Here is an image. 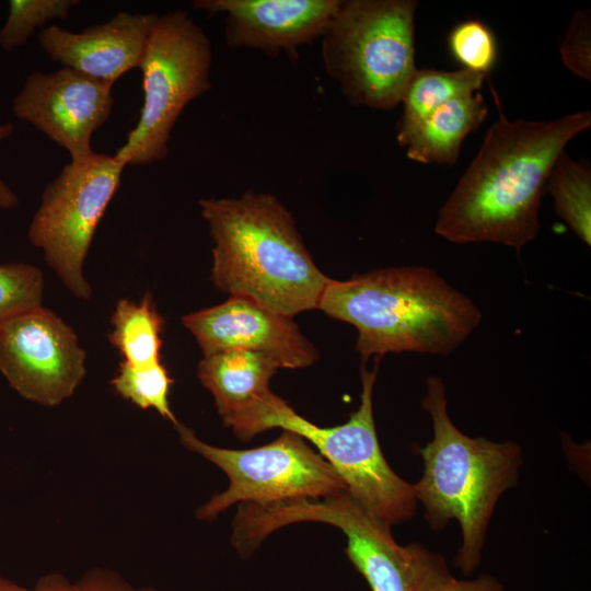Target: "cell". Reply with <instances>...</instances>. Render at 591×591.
<instances>
[{"label":"cell","mask_w":591,"mask_h":591,"mask_svg":"<svg viewBox=\"0 0 591 591\" xmlns=\"http://www.w3.org/2000/svg\"><path fill=\"white\" fill-rule=\"evenodd\" d=\"M111 384L123 398L142 409L157 410L174 426L178 424L169 404L173 379L162 362L134 367L121 361Z\"/></svg>","instance_id":"cell-21"},{"label":"cell","mask_w":591,"mask_h":591,"mask_svg":"<svg viewBox=\"0 0 591 591\" xmlns=\"http://www.w3.org/2000/svg\"><path fill=\"white\" fill-rule=\"evenodd\" d=\"M437 591H505V587L499 579L485 573L476 578L453 577Z\"/></svg>","instance_id":"cell-27"},{"label":"cell","mask_w":591,"mask_h":591,"mask_svg":"<svg viewBox=\"0 0 591 591\" xmlns=\"http://www.w3.org/2000/svg\"><path fill=\"white\" fill-rule=\"evenodd\" d=\"M184 448L213 463L229 478L228 488L201 505L196 517L211 520L235 503L270 505L328 498L347 490L334 467L300 434L283 430L273 442L248 450L215 447L182 425Z\"/></svg>","instance_id":"cell-9"},{"label":"cell","mask_w":591,"mask_h":591,"mask_svg":"<svg viewBox=\"0 0 591 591\" xmlns=\"http://www.w3.org/2000/svg\"><path fill=\"white\" fill-rule=\"evenodd\" d=\"M318 310L351 324L362 362L394 352L448 356L478 327L482 311L436 270L420 266L376 268L332 279Z\"/></svg>","instance_id":"cell-2"},{"label":"cell","mask_w":591,"mask_h":591,"mask_svg":"<svg viewBox=\"0 0 591 591\" xmlns=\"http://www.w3.org/2000/svg\"><path fill=\"white\" fill-rule=\"evenodd\" d=\"M590 11H577L563 37L559 53L565 66L576 76L591 79Z\"/></svg>","instance_id":"cell-25"},{"label":"cell","mask_w":591,"mask_h":591,"mask_svg":"<svg viewBox=\"0 0 591 591\" xmlns=\"http://www.w3.org/2000/svg\"><path fill=\"white\" fill-rule=\"evenodd\" d=\"M43 273L25 263L0 265V322L42 305Z\"/></svg>","instance_id":"cell-23"},{"label":"cell","mask_w":591,"mask_h":591,"mask_svg":"<svg viewBox=\"0 0 591 591\" xmlns=\"http://www.w3.org/2000/svg\"><path fill=\"white\" fill-rule=\"evenodd\" d=\"M280 368L269 355L233 349L204 357L197 373L212 394L223 425L247 441L257 414L274 395L269 381Z\"/></svg>","instance_id":"cell-16"},{"label":"cell","mask_w":591,"mask_h":591,"mask_svg":"<svg viewBox=\"0 0 591 591\" xmlns=\"http://www.w3.org/2000/svg\"><path fill=\"white\" fill-rule=\"evenodd\" d=\"M420 404L431 417L433 437L418 449L424 473L414 490L432 530H443L451 520L459 522L462 543L453 566L467 578L482 563L497 502L519 482L522 449L514 441L495 442L462 432L449 416L440 376L426 380Z\"/></svg>","instance_id":"cell-4"},{"label":"cell","mask_w":591,"mask_h":591,"mask_svg":"<svg viewBox=\"0 0 591 591\" xmlns=\"http://www.w3.org/2000/svg\"><path fill=\"white\" fill-rule=\"evenodd\" d=\"M414 0H341L322 39V60L354 105L391 109L417 71Z\"/></svg>","instance_id":"cell-6"},{"label":"cell","mask_w":591,"mask_h":591,"mask_svg":"<svg viewBox=\"0 0 591 591\" xmlns=\"http://www.w3.org/2000/svg\"><path fill=\"white\" fill-rule=\"evenodd\" d=\"M484 78V74L464 68L456 71L417 69L402 99L404 112L397 124L398 143L441 105L476 93Z\"/></svg>","instance_id":"cell-18"},{"label":"cell","mask_w":591,"mask_h":591,"mask_svg":"<svg viewBox=\"0 0 591 591\" xmlns=\"http://www.w3.org/2000/svg\"><path fill=\"white\" fill-rule=\"evenodd\" d=\"M306 521L341 530L347 538L345 552L371 591H437L454 577L442 555L417 542L398 544L391 525L348 490L314 501L241 503L233 520L232 545L248 556L274 531Z\"/></svg>","instance_id":"cell-5"},{"label":"cell","mask_w":591,"mask_h":591,"mask_svg":"<svg viewBox=\"0 0 591 591\" xmlns=\"http://www.w3.org/2000/svg\"><path fill=\"white\" fill-rule=\"evenodd\" d=\"M13 130L11 123L0 124V142L9 138L13 134ZM18 205L19 198L16 194L0 177V208L13 209Z\"/></svg>","instance_id":"cell-29"},{"label":"cell","mask_w":591,"mask_h":591,"mask_svg":"<svg viewBox=\"0 0 591 591\" xmlns=\"http://www.w3.org/2000/svg\"><path fill=\"white\" fill-rule=\"evenodd\" d=\"M546 189L555 211L588 246L591 244V172L565 151L554 163Z\"/></svg>","instance_id":"cell-20"},{"label":"cell","mask_w":591,"mask_h":591,"mask_svg":"<svg viewBox=\"0 0 591 591\" xmlns=\"http://www.w3.org/2000/svg\"><path fill=\"white\" fill-rule=\"evenodd\" d=\"M341 0H195V10L224 18V40L233 49L285 53L296 61L298 48L323 36Z\"/></svg>","instance_id":"cell-14"},{"label":"cell","mask_w":591,"mask_h":591,"mask_svg":"<svg viewBox=\"0 0 591 591\" xmlns=\"http://www.w3.org/2000/svg\"><path fill=\"white\" fill-rule=\"evenodd\" d=\"M211 42L186 11L159 15L138 68L143 102L136 126L114 154L125 165L163 161L188 103L211 89Z\"/></svg>","instance_id":"cell-8"},{"label":"cell","mask_w":591,"mask_h":591,"mask_svg":"<svg viewBox=\"0 0 591 591\" xmlns=\"http://www.w3.org/2000/svg\"><path fill=\"white\" fill-rule=\"evenodd\" d=\"M204 357L225 350H248L276 358L282 368L312 366L318 352L293 317L239 296L182 317Z\"/></svg>","instance_id":"cell-13"},{"label":"cell","mask_w":591,"mask_h":591,"mask_svg":"<svg viewBox=\"0 0 591 591\" xmlns=\"http://www.w3.org/2000/svg\"><path fill=\"white\" fill-rule=\"evenodd\" d=\"M74 331L43 305L0 322V372L23 398L55 407L85 375Z\"/></svg>","instance_id":"cell-11"},{"label":"cell","mask_w":591,"mask_h":591,"mask_svg":"<svg viewBox=\"0 0 591 591\" xmlns=\"http://www.w3.org/2000/svg\"><path fill=\"white\" fill-rule=\"evenodd\" d=\"M113 84L71 68L32 72L15 95L12 113L42 131L70 154L71 161L94 153V131L108 119Z\"/></svg>","instance_id":"cell-12"},{"label":"cell","mask_w":591,"mask_h":591,"mask_svg":"<svg viewBox=\"0 0 591 591\" xmlns=\"http://www.w3.org/2000/svg\"><path fill=\"white\" fill-rule=\"evenodd\" d=\"M159 14L118 12L81 32L51 24L38 32L42 49L63 67L111 84L138 68Z\"/></svg>","instance_id":"cell-15"},{"label":"cell","mask_w":591,"mask_h":591,"mask_svg":"<svg viewBox=\"0 0 591 591\" xmlns=\"http://www.w3.org/2000/svg\"><path fill=\"white\" fill-rule=\"evenodd\" d=\"M80 591H158L153 587L137 588L109 568H91L76 582Z\"/></svg>","instance_id":"cell-26"},{"label":"cell","mask_w":591,"mask_h":591,"mask_svg":"<svg viewBox=\"0 0 591 591\" xmlns=\"http://www.w3.org/2000/svg\"><path fill=\"white\" fill-rule=\"evenodd\" d=\"M0 591H34L0 576Z\"/></svg>","instance_id":"cell-30"},{"label":"cell","mask_w":591,"mask_h":591,"mask_svg":"<svg viewBox=\"0 0 591 591\" xmlns=\"http://www.w3.org/2000/svg\"><path fill=\"white\" fill-rule=\"evenodd\" d=\"M378 363L372 371L362 363L360 405L345 424L318 427L274 394L256 417L253 434L273 428L300 434L334 467L348 493L392 526L412 519L418 502L414 485L391 468L379 443L372 407Z\"/></svg>","instance_id":"cell-7"},{"label":"cell","mask_w":591,"mask_h":591,"mask_svg":"<svg viewBox=\"0 0 591 591\" xmlns=\"http://www.w3.org/2000/svg\"><path fill=\"white\" fill-rule=\"evenodd\" d=\"M449 46L453 57L467 69L484 76L493 69L497 45L493 32L480 21H464L451 31Z\"/></svg>","instance_id":"cell-24"},{"label":"cell","mask_w":591,"mask_h":591,"mask_svg":"<svg viewBox=\"0 0 591 591\" xmlns=\"http://www.w3.org/2000/svg\"><path fill=\"white\" fill-rule=\"evenodd\" d=\"M111 320L113 329L108 340L119 351L123 362L134 367L161 362L164 320L150 293L139 302L120 299Z\"/></svg>","instance_id":"cell-19"},{"label":"cell","mask_w":591,"mask_h":591,"mask_svg":"<svg viewBox=\"0 0 591 591\" xmlns=\"http://www.w3.org/2000/svg\"><path fill=\"white\" fill-rule=\"evenodd\" d=\"M498 114L439 210L434 231L453 243L494 242L520 251L537 235L541 199L554 163L591 126V113L540 121L508 120L499 107Z\"/></svg>","instance_id":"cell-1"},{"label":"cell","mask_w":591,"mask_h":591,"mask_svg":"<svg viewBox=\"0 0 591 591\" xmlns=\"http://www.w3.org/2000/svg\"><path fill=\"white\" fill-rule=\"evenodd\" d=\"M213 241L211 280L285 315L318 309L331 278L314 264L291 212L269 193L199 200Z\"/></svg>","instance_id":"cell-3"},{"label":"cell","mask_w":591,"mask_h":591,"mask_svg":"<svg viewBox=\"0 0 591 591\" xmlns=\"http://www.w3.org/2000/svg\"><path fill=\"white\" fill-rule=\"evenodd\" d=\"M488 107L476 92L454 99L432 112L401 143L407 157L420 163H456L465 137L485 120Z\"/></svg>","instance_id":"cell-17"},{"label":"cell","mask_w":591,"mask_h":591,"mask_svg":"<svg viewBox=\"0 0 591 591\" xmlns=\"http://www.w3.org/2000/svg\"><path fill=\"white\" fill-rule=\"evenodd\" d=\"M78 0H11L8 19L0 30V48L12 51L26 44L36 30L53 20H65Z\"/></svg>","instance_id":"cell-22"},{"label":"cell","mask_w":591,"mask_h":591,"mask_svg":"<svg viewBox=\"0 0 591 591\" xmlns=\"http://www.w3.org/2000/svg\"><path fill=\"white\" fill-rule=\"evenodd\" d=\"M33 589L34 591H80L76 583L57 572L39 577Z\"/></svg>","instance_id":"cell-28"},{"label":"cell","mask_w":591,"mask_h":591,"mask_svg":"<svg viewBox=\"0 0 591 591\" xmlns=\"http://www.w3.org/2000/svg\"><path fill=\"white\" fill-rule=\"evenodd\" d=\"M115 155L94 152L62 167L44 189L27 236L63 286L88 300L83 265L95 230L120 185L125 169Z\"/></svg>","instance_id":"cell-10"}]
</instances>
